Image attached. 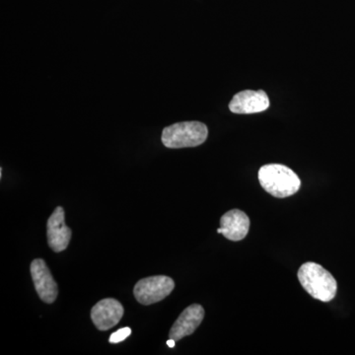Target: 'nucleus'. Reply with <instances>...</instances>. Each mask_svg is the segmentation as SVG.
<instances>
[{"mask_svg":"<svg viewBox=\"0 0 355 355\" xmlns=\"http://www.w3.org/2000/svg\"><path fill=\"white\" fill-rule=\"evenodd\" d=\"M123 316V305L114 298L103 299L91 310V320L99 331L114 328Z\"/></svg>","mask_w":355,"mask_h":355,"instance_id":"nucleus-6","label":"nucleus"},{"mask_svg":"<svg viewBox=\"0 0 355 355\" xmlns=\"http://www.w3.org/2000/svg\"><path fill=\"white\" fill-rule=\"evenodd\" d=\"M259 181L266 193L279 198L293 196L301 186L297 175L291 168L280 164L263 166L259 171Z\"/></svg>","mask_w":355,"mask_h":355,"instance_id":"nucleus-2","label":"nucleus"},{"mask_svg":"<svg viewBox=\"0 0 355 355\" xmlns=\"http://www.w3.org/2000/svg\"><path fill=\"white\" fill-rule=\"evenodd\" d=\"M301 286L313 298L330 302L335 298L338 284L331 272L316 263H305L298 270Z\"/></svg>","mask_w":355,"mask_h":355,"instance_id":"nucleus-1","label":"nucleus"},{"mask_svg":"<svg viewBox=\"0 0 355 355\" xmlns=\"http://www.w3.org/2000/svg\"><path fill=\"white\" fill-rule=\"evenodd\" d=\"M209 130L200 121H183L164 128L163 144L168 148H186L200 146L207 139Z\"/></svg>","mask_w":355,"mask_h":355,"instance_id":"nucleus-3","label":"nucleus"},{"mask_svg":"<svg viewBox=\"0 0 355 355\" xmlns=\"http://www.w3.org/2000/svg\"><path fill=\"white\" fill-rule=\"evenodd\" d=\"M174 288L175 282L171 277L156 275L140 279L135 284L133 294L140 304L151 305L169 296Z\"/></svg>","mask_w":355,"mask_h":355,"instance_id":"nucleus-4","label":"nucleus"},{"mask_svg":"<svg viewBox=\"0 0 355 355\" xmlns=\"http://www.w3.org/2000/svg\"><path fill=\"white\" fill-rule=\"evenodd\" d=\"M270 107V99L265 91L245 90L236 94L229 104L232 113L256 114L266 111Z\"/></svg>","mask_w":355,"mask_h":355,"instance_id":"nucleus-8","label":"nucleus"},{"mask_svg":"<svg viewBox=\"0 0 355 355\" xmlns=\"http://www.w3.org/2000/svg\"><path fill=\"white\" fill-rule=\"evenodd\" d=\"M175 343H176V340H173V338H170L169 340L167 342L168 347H175Z\"/></svg>","mask_w":355,"mask_h":355,"instance_id":"nucleus-12","label":"nucleus"},{"mask_svg":"<svg viewBox=\"0 0 355 355\" xmlns=\"http://www.w3.org/2000/svg\"><path fill=\"white\" fill-rule=\"evenodd\" d=\"M203 318H205V309L202 306L198 304L189 306L173 324L169 333L170 338L178 342L184 336H191L202 324Z\"/></svg>","mask_w":355,"mask_h":355,"instance_id":"nucleus-10","label":"nucleus"},{"mask_svg":"<svg viewBox=\"0 0 355 355\" xmlns=\"http://www.w3.org/2000/svg\"><path fill=\"white\" fill-rule=\"evenodd\" d=\"M130 335H132V330L128 327H125V328H121L120 330L116 331V333L112 334L109 338V343H119L123 342Z\"/></svg>","mask_w":355,"mask_h":355,"instance_id":"nucleus-11","label":"nucleus"},{"mask_svg":"<svg viewBox=\"0 0 355 355\" xmlns=\"http://www.w3.org/2000/svg\"><path fill=\"white\" fill-rule=\"evenodd\" d=\"M30 270L35 288L42 301L48 304L55 302L58 294V284L44 261L42 259L33 261Z\"/></svg>","mask_w":355,"mask_h":355,"instance_id":"nucleus-5","label":"nucleus"},{"mask_svg":"<svg viewBox=\"0 0 355 355\" xmlns=\"http://www.w3.org/2000/svg\"><path fill=\"white\" fill-rule=\"evenodd\" d=\"M49 246L55 253L64 251L71 239V230L64 220V209L58 207L53 212L46 224Z\"/></svg>","mask_w":355,"mask_h":355,"instance_id":"nucleus-7","label":"nucleus"},{"mask_svg":"<svg viewBox=\"0 0 355 355\" xmlns=\"http://www.w3.org/2000/svg\"><path fill=\"white\" fill-rule=\"evenodd\" d=\"M250 229V219L240 209H232L226 212L220 219V228L217 233L222 234L231 241H241L246 237Z\"/></svg>","mask_w":355,"mask_h":355,"instance_id":"nucleus-9","label":"nucleus"}]
</instances>
